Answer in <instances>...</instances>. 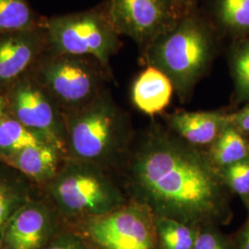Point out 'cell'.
<instances>
[{
	"mask_svg": "<svg viewBox=\"0 0 249 249\" xmlns=\"http://www.w3.org/2000/svg\"><path fill=\"white\" fill-rule=\"evenodd\" d=\"M129 200L199 228L227 223L229 189L207 150L190 145L165 125L151 123L134 137L121 167Z\"/></svg>",
	"mask_w": 249,
	"mask_h": 249,
	"instance_id": "cell-1",
	"label": "cell"
},
{
	"mask_svg": "<svg viewBox=\"0 0 249 249\" xmlns=\"http://www.w3.org/2000/svg\"><path fill=\"white\" fill-rule=\"evenodd\" d=\"M64 117L67 158L89 162L110 174L121 169L134 134L128 117L109 89Z\"/></svg>",
	"mask_w": 249,
	"mask_h": 249,
	"instance_id": "cell-2",
	"label": "cell"
},
{
	"mask_svg": "<svg viewBox=\"0 0 249 249\" xmlns=\"http://www.w3.org/2000/svg\"><path fill=\"white\" fill-rule=\"evenodd\" d=\"M216 51V28L196 8L142 53L148 66L169 78L180 101L186 103L208 73Z\"/></svg>",
	"mask_w": 249,
	"mask_h": 249,
	"instance_id": "cell-3",
	"label": "cell"
},
{
	"mask_svg": "<svg viewBox=\"0 0 249 249\" xmlns=\"http://www.w3.org/2000/svg\"><path fill=\"white\" fill-rule=\"evenodd\" d=\"M42 188L63 222L71 223L109 213L129 200L110 173L67 157L56 176Z\"/></svg>",
	"mask_w": 249,
	"mask_h": 249,
	"instance_id": "cell-4",
	"label": "cell"
},
{
	"mask_svg": "<svg viewBox=\"0 0 249 249\" xmlns=\"http://www.w3.org/2000/svg\"><path fill=\"white\" fill-rule=\"evenodd\" d=\"M30 74L53 99L63 114L86 107L107 89L112 77L97 59L90 56L46 53Z\"/></svg>",
	"mask_w": 249,
	"mask_h": 249,
	"instance_id": "cell-5",
	"label": "cell"
},
{
	"mask_svg": "<svg viewBox=\"0 0 249 249\" xmlns=\"http://www.w3.org/2000/svg\"><path fill=\"white\" fill-rule=\"evenodd\" d=\"M47 52L90 56L111 71L110 60L122 46L121 36L100 7L44 19Z\"/></svg>",
	"mask_w": 249,
	"mask_h": 249,
	"instance_id": "cell-6",
	"label": "cell"
},
{
	"mask_svg": "<svg viewBox=\"0 0 249 249\" xmlns=\"http://www.w3.org/2000/svg\"><path fill=\"white\" fill-rule=\"evenodd\" d=\"M99 7L116 33L142 52L196 9L184 0H104Z\"/></svg>",
	"mask_w": 249,
	"mask_h": 249,
	"instance_id": "cell-7",
	"label": "cell"
},
{
	"mask_svg": "<svg viewBox=\"0 0 249 249\" xmlns=\"http://www.w3.org/2000/svg\"><path fill=\"white\" fill-rule=\"evenodd\" d=\"M74 223L90 249H159L154 215L132 200L109 213Z\"/></svg>",
	"mask_w": 249,
	"mask_h": 249,
	"instance_id": "cell-8",
	"label": "cell"
},
{
	"mask_svg": "<svg viewBox=\"0 0 249 249\" xmlns=\"http://www.w3.org/2000/svg\"><path fill=\"white\" fill-rule=\"evenodd\" d=\"M9 116L61 149L66 156V125L60 108L29 73L4 92Z\"/></svg>",
	"mask_w": 249,
	"mask_h": 249,
	"instance_id": "cell-9",
	"label": "cell"
},
{
	"mask_svg": "<svg viewBox=\"0 0 249 249\" xmlns=\"http://www.w3.org/2000/svg\"><path fill=\"white\" fill-rule=\"evenodd\" d=\"M60 221V216L45 196H34L9 220L0 249H44L58 232Z\"/></svg>",
	"mask_w": 249,
	"mask_h": 249,
	"instance_id": "cell-10",
	"label": "cell"
},
{
	"mask_svg": "<svg viewBox=\"0 0 249 249\" xmlns=\"http://www.w3.org/2000/svg\"><path fill=\"white\" fill-rule=\"evenodd\" d=\"M46 52L44 22L36 28L0 35V91L4 94Z\"/></svg>",
	"mask_w": 249,
	"mask_h": 249,
	"instance_id": "cell-11",
	"label": "cell"
},
{
	"mask_svg": "<svg viewBox=\"0 0 249 249\" xmlns=\"http://www.w3.org/2000/svg\"><path fill=\"white\" fill-rule=\"evenodd\" d=\"M229 114L220 111L178 112L166 116V126L186 142L210 147L229 124Z\"/></svg>",
	"mask_w": 249,
	"mask_h": 249,
	"instance_id": "cell-12",
	"label": "cell"
},
{
	"mask_svg": "<svg viewBox=\"0 0 249 249\" xmlns=\"http://www.w3.org/2000/svg\"><path fill=\"white\" fill-rule=\"evenodd\" d=\"M66 157L57 146L44 143L27 147L0 161L42 187L56 176Z\"/></svg>",
	"mask_w": 249,
	"mask_h": 249,
	"instance_id": "cell-13",
	"label": "cell"
},
{
	"mask_svg": "<svg viewBox=\"0 0 249 249\" xmlns=\"http://www.w3.org/2000/svg\"><path fill=\"white\" fill-rule=\"evenodd\" d=\"M174 91L169 78L158 69L148 66L134 80L131 100L143 114L154 116L169 107Z\"/></svg>",
	"mask_w": 249,
	"mask_h": 249,
	"instance_id": "cell-14",
	"label": "cell"
},
{
	"mask_svg": "<svg viewBox=\"0 0 249 249\" xmlns=\"http://www.w3.org/2000/svg\"><path fill=\"white\" fill-rule=\"evenodd\" d=\"M30 182L18 172L0 171V242L11 217L35 196Z\"/></svg>",
	"mask_w": 249,
	"mask_h": 249,
	"instance_id": "cell-15",
	"label": "cell"
},
{
	"mask_svg": "<svg viewBox=\"0 0 249 249\" xmlns=\"http://www.w3.org/2000/svg\"><path fill=\"white\" fill-rule=\"evenodd\" d=\"M208 148L211 159L220 170L249 158V142L246 135L230 122Z\"/></svg>",
	"mask_w": 249,
	"mask_h": 249,
	"instance_id": "cell-16",
	"label": "cell"
},
{
	"mask_svg": "<svg viewBox=\"0 0 249 249\" xmlns=\"http://www.w3.org/2000/svg\"><path fill=\"white\" fill-rule=\"evenodd\" d=\"M44 143L53 144L9 114L0 119V160L9 158L27 147Z\"/></svg>",
	"mask_w": 249,
	"mask_h": 249,
	"instance_id": "cell-17",
	"label": "cell"
},
{
	"mask_svg": "<svg viewBox=\"0 0 249 249\" xmlns=\"http://www.w3.org/2000/svg\"><path fill=\"white\" fill-rule=\"evenodd\" d=\"M212 23L234 35L249 34V0H214Z\"/></svg>",
	"mask_w": 249,
	"mask_h": 249,
	"instance_id": "cell-18",
	"label": "cell"
},
{
	"mask_svg": "<svg viewBox=\"0 0 249 249\" xmlns=\"http://www.w3.org/2000/svg\"><path fill=\"white\" fill-rule=\"evenodd\" d=\"M28 0H0V35L24 31L42 25Z\"/></svg>",
	"mask_w": 249,
	"mask_h": 249,
	"instance_id": "cell-19",
	"label": "cell"
},
{
	"mask_svg": "<svg viewBox=\"0 0 249 249\" xmlns=\"http://www.w3.org/2000/svg\"><path fill=\"white\" fill-rule=\"evenodd\" d=\"M159 249H194L196 227L176 220L154 216Z\"/></svg>",
	"mask_w": 249,
	"mask_h": 249,
	"instance_id": "cell-20",
	"label": "cell"
},
{
	"mask_svg": "<svg viewBox=\"0 0 249 249\" xmlns=\"http://www.w3.org/2000/svg\"><path fill=\"white\" fill-rule=\"evenodd\" d=\"M236 102L249 101V37L232 46L229 55Z\"/></svg>",
	"mask_w": 249,
	"mask_h": 249,
	"instance_id": "cell-21",
	"label": "cell"
},
{
	"mask_svg": "<svg viewBox=\"0 0 249 249\" xmlns=\"http://www.w3.org/2000/svg\"><path fill=\"white\" fill-rule=\"evenodd\" d=\"M223 183L249 209V158L221 169Z\"/></svg>",
	"mask_w": 249,
	"mask_h": 249,
	"instance_id": "cell-22",
	"label": "cell"
},
{
	"mask_svg": "<svg viewBox=\"0 0 249 249\" xmlns=\"http://www.w3.org/2000/svg\"><path fill=\"white\" fill-rule=\"evenodd\" d=\"M194 249H235V246L216 225L208 224L197 229Z\"/></svg>",
	"mask_w": 249,
	"mask_h": 249,
	"instance_id": "cell-23",
	"label": "cell"
},
{
	"mask_svg": "<svg viewBox=\"0 0 249 249\" xmlns=\"http://www.w3.org/2000/svg\"><path fill=\"white\" fill-rule=\"evenodd\" d=\"M44 249H90L85 239L76 230L58 231Z\"/></svg>",
	"mask_w": 249,
	"mask_h": 249,
	"instance_id": "cell-24",
	"label": "cell"
},
{
	"mask_svg": "<svg viewBox=\"0 0 249 249\" xmlns=\"http://www.w3.org/2000/svg\"><path fill=\"white\" fill-rule=\"evenodd\" d=\"M229 121L245 135L249 134V105L240 111L228 115Z\"/></svg>",
	"mask_w": 249,
	"mask_h": 249,
	"instance_id": "cell-25",
	"label": "cell"
},
{
	"mask_svg": "<svg viewBox=\"0 0 249 249\" xmlns=\"http://www.w3.org/2000/svg\"><path fill=\"white\" fill-rule=\"evenodd\" d=\"M248 211V219L239 231L237 232L236 237L233 241L235 249H249V210Z\"/></svg>",
	"mask_w": 249,
	"mask_h": 249,
	"instance_id": "cell-26",
	"label": "cell"
},
{
	"mask_svg": "<svg viewBox=\"0 0 249 249\" xmlns=\"http://www.w3.org/2000/svg\"><path fill=\"white\" fill-rule=\"evenodd\" d=\"M7 115H8V110H7L6 99H5L4 94L0 91V119Z\"/></svg>",
	"mask_w": 249,
	"mask_h": 249,
	"instance_id": "cell-27",
	"label": "cell"
},
{
	"mask_svg": "<svg viewBox=\"0 0 249 249\" xmlns=\"http://www.w3.org/2000/svg\"><path fill=\"white\" fill-rule=\"evenodd\" d=\"M184 1L187 2L188 5H190V6L194 7V8H196L197 5H198V3H199L200 1H202V0H184Z\"/></svg>",
	"mask_w": 249,
	"mask_h": 249,
	"instance_id": "cell-28",
	"label": "cell"
},
{
	"mask_svg": "<svg viewBox=\"0 0 249 249\" xmlns=\"http://www.w3.org/2000/svg\"></svg>",
	"mask_w": 249,
	"mask_h": 249,
	"instance_id": "cell-29",
	"label": "cell"
}]
</instances>
